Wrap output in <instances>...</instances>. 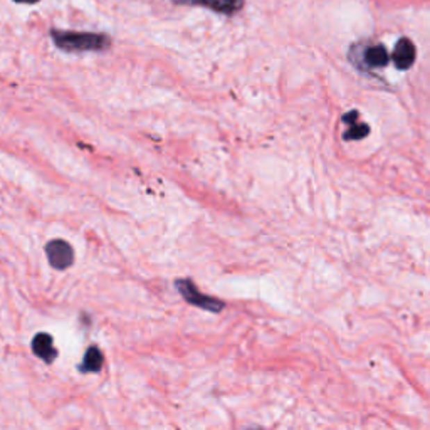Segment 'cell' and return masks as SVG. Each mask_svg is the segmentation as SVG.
Returning <instances> with one entry per match:
<instances>
[{
	"label": "cell",
	"mask_w": 430,
	"mask_h": 430,
	"mask_svg": "<svg viewBox=\"0 0 430 430\" xmlns=\"http://www.w3.org/2000/svg\"><path fill=\"white\" fill-rule=\"evenodd\" d=\"M51 35L56 46L67 52L104 51L111 44L108 35L92 34V32H67L52 29Z\"/></svg>",
	"instance_id": "6da1fadb"
},
{
	"label": "cell",
	"mask_w": 430,
	"mask_h": 430,
	"mask_svg": "<svg viewBox=\"0 0 430 430\" xmlns=\"http://www.w3.org/2000/svg\"><path fill=\"white\" fill-rule=\"evenodd\" d=\"M175 284H176V288H179L180 295L185 297V301L194 304V306H199L202 309H207V311H215V313L222 311L224 306H226V304H224L220 299H215V297L202 295V292L195 288V284L192 283L190 279H179Z\"/></svg>",
	"instance_id": "7a4b0ae2"
},
{
	"label": "cell",
	"mask_w": 430,
	"mask_h": 430,
	"mask_svg": "<svg viewBox=\"0 0 430 430\" xmlns=\"http://www.w3.org/2000/svg\"><path fill=\"white\" fill-rule=\"evenodd\" d=\"M46 254L51 266L59 269V271L69 267L72 261H74V251H72L69 244L63 239L51 240V242L46 246Z\"/></svg>",
	"instance_id": "3957f363"
},
{
	"label": "cell",
	"mask_w": 430,
	"mask_h": 430,
	"mask_svg": "<svg viewBox=\"0 0 430 430\" xmlns=\"http://www.w3.org/2000/svg\"><path fill=\"white\" fill-rule=\"evenodd\" d=\"M179 6H202L220 14L232 15L244 7V0H172Z\"/></svg>",
	"instance_id": "277c9868"
},
{
	"label": "cell",
	"mask_w": 430,
	"mask_h": 430,
	"mask_svg": "<svg viewBox=\"0 0 430 430\" xmlns=\"http://www.w3.org/2000/svg\"><path fill=\"white\" fill-rule=\"evenodd\" d=\"M415 46H413V42L410 41L407 38H402L399 42H397L395 49H393V63H395L397 69L405 71L408 69V67L413 66V63H415Z\"/></svg>",
	"instance_id": "5b68a950"
},
{
	"label": "cell",
	"mask_w": 430,
	"mask_h": 430,
	"mask_svg": "<svg viewBox=\"0 0 430 430\" xmlns=\"http://www.w3.org/2000/svg\"><path fill=\"white\" fill-rule=\"evenodd\" d=\"M32 352L35 353V356L46 361V363L54 361L56 355H58V352H56L54 348V341H52L51 335H47V333L35 335L34 341H32Z\"/></svg>",
	"instance_id": "8992f818"
},
{
	"label": "cell",
	"mask_w": 430,
	"mask_h": 430,
	"mask_svg": "<svg viewBox=\"0 0 430 430\" xmlns=\"http://www.w3.org/2000/svg\"><path fill=\"white\" fill-rule=\"evenodd\" d=\"M103 363H104V358H103L101 349H99L98 347H91V348H88L83 363L79 365V370H81L83 373L99 372V370L103 368Z\"/></svg>",
	"instance_id": "52a82bcc"
},
{
	"label": "cell",
	"mask_w": 430,
	"mask_h": 430,
	"mask_svg": "<svg viewBox=\"0 0 430 430\" xmlns=\"http://www.w3.org/2000/svg\"><path fill=\"white\" fill-rule=\"evenodd\" d=\"M363 59L368 67H385L390 61L387 49H385L383 46H380V44L379 46L368 47V49L365 51Z\"/></svg>",
	"instance_id": "ba28073f"
},
{
	"label": "cell",
	"mask_w": 430,
	"mask_h": 430,
	"mask_svg": "<svg viewBox=\"0 0 430 430\" xmlns=\"http://www.w3.org/2000/svg\"><path fill=\"white\" fill-rule=\"evenodd\" d=\"M370 133V126L368 124H363V123H355L352 124V128L345 133L343 138L345 140H361L365 138Z\"/></svg>",
	"instance_id": "9c48e42d"
},
{
	"label": "cell",
	"mask_w": 430,
	"mask_h": 430,
	"mask_svg": "<svg viewBox=\"0 0 430 430\" xmlns=\"http://www.w3.org/2000/svg\"><path fill=\"white\" fill-rule=\"evenodd\" d=\"M356 118H358V113H356V111H352V113L345 115L343 122H345V123H349V124H355V123H356V122H355Z\"/></svg>",
	"instance_id": "30bf717a"
},
{
	"label": "cell",
	"mask_w": 430,
	"mask_h": 430,
	"mask_svg": "<svg viewBox=\"0 0 430 430\" xmlns=\"http://www.w3.org/2000/svg\"><path fill=\"white\" fill-rule=\"evenodd\" d=\"M15 2H21V3H35V2H39V0H15Z\"/></svg>",
	"instance_id": "8fae6325"
},
{
	"label": "cell",
	"mask_w": 430,
	"mask_h": 430,
	"mask_svg": "<svg viewBox=\"0 0 430 430\" xmlns=\"http://www.w3.org/2000/svg\"><path fill=\"white\" fill-rule=\"evenodd\" d=\"M252 430H259V429H252Z\"/></svg>",
	"instance_id": "7c38bea8"
}]
</instances>
